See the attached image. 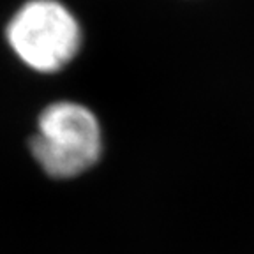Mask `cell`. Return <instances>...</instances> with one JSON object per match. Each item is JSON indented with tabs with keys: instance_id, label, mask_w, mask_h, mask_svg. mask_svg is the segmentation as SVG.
Masks as SVG:
<instances>
[{
	"instance_id": "cell-1",
	"label": "cell",
	"mask_w": 254,
	"mask_h": 254,
	"mask_svg": "<svg viewBox=\"0 0 254 254\" xmlns=\"http://www.w3.org/2000/svg\"><path fill=\"white\" fill-rule=\"evenodd\" d=\"M30 150L43 171L53 179H74L97 164L103 134L97 117L87 106L59 101L41 111Z\"/></svg>"
},
{
	"instance_id": "cell-2",
	"label": "cell",
	"mask_w": 254,
	"mask_h": 254,
	"mask_svg": "<svg viewBox=\"0 0 254 254\" xmlns=\"http://www.w3.org/2000/svg\"><path fill=\"white\" fill-rule=\"evenodd\" d=\"M5 37L14 55L37 72H59L78 55L83 32L59 0H28L12 14Z\"/></svg>"
}]
</instances>
